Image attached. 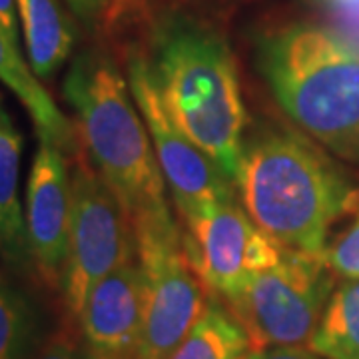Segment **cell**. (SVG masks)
Wrapping results in <instances>:
<instances>
[{
	"label": "cell",
	"mask_w": 359,
	"mask_h": 359,
	"mask_svg": "<svg viewBox=\"0 0 359 359\" xmlns=\"http://www.w3.org/2000/svg\"><path fill=\"white\" fill-rule=\"evenodd\" d=\"M144 276L138 359H170L208 308L205 285L190 266L174 216L132 224Z\"/></svg>",
	"instance_id": "6"
},
{
	"label": "cell",
	"mask_w": 359,
	"mask_h": 359,
	"mask_svg": "<svg viewBox=\"0 0 359 359\" xmlns=\"http://www.w3.org/2000/svg\"><path fill=\"white\" fill-rule=\"evenodd\" d=\"M321 2L335 18L346 22L349 28L359 30V0H321Z\"/></svg>",
	"instance_id": "22"
},
{
	"label": "cell",
	"mask_w": 359,
	"mask_h": 359,
	"mask_svg": "<svg viewBox=\"0 0 359 359\" xmlns=\"http://www.w3.org/2000/svg\"><path fill=\"white\" fill-rule=\"evenodd\" d=\"M36 341V309L28 295L0 271V359H28Z\"/></svg>",
	"instance_id": "17"
},
{
	"label": "cell",
	"mask_w": 359,
	"mask_h": 359,
	"mask_svg": "<svg viewBox=\"0 0 359 359\" xmlns=\"http://www.w3.org/2000/svg\"><path fill=\"white\" fill-rule=\"evenodd\" d=\"M256 68L295 126L359 166V42L334 26L287 22L256 39Z\"/></svg>",
	"instance_id": "2"
},
{
	"label": "cell",
	"mask_w": 359,
	"mask_h": 359,
	"mask_svg": "<svg viewBox=\"0 0 359 359\" xmlns=\"http://www.w3.org/2000/svg\"><path fill=\"white\" fill-rule=\"evenodd\" d=\"M36 359H90L86 346L80 344L72 330H60L52 335L50 341L40 349Z\"/></svg>",
	"instance_id": "19"
},
{
	"label": "cell",
	"mask_w": 359,
	"mask_h": 359,
	"mask_svg": "<svg viewBox=\"0 0 359 359\" xmlns=\"http://www.w3.org/2000/svg\"><path fill=\"white\" fill-rule=\"evenodd\" d=\"M22 136L11 116L0 110V256L16 268L32 264L26 216L18 198Z\"/></svg>",
	"instance_id": "14"
},
{
	"label": "cell",
	"mask_w": 359,
	"mask_h": 359,
	"mask_svg": "<svg viewBox=\"0 0 359 359\" xmlns=\"http://www.w3.org/2000/svg\"><path fill=\"white\" fill-rule=\"evenodd\" d=\"M126 74L132 98L136 100L150 132L162 176L182 219L200 216L216 205L236 202V186L168 114L162 92L156 84L146 56L132 52Z\"/></svg>",
	"instance_id": "8"
},
{
	"label": "cell",
	"mask_w": 359,
	"mask_h": 359,
	"mask_svg": "<svg viewBox=\"0 0 359 359\" xmlns=\"http://www.w3.org/2000/svg\"><path fill=\"white\" fill-rule=\"evenodd\" d=\"M62 88L78 116L92 166L112 188L130 222L170 216L150 132L114 60L96 48L80 52Z\"/></svg>",
	"instance_id": "4"
},
{
	"label": "cell",
	"mask_w": 359,
	"mask_h": 359,
	"mask_svg": "<svg viewBox=\"0 0 359 359\" xmlns=\"http://www.w3.org/2000/svg\"><path fill=\"white\" fill-rule=\"evenodd\" d=\"M0 22L11 34V39L18 42V8L16 0H0Z\"/></svg>",
	"instance_id": "23"
},
{
	"label": "cell",
	"mask_w": 359,
	"mask_h": 359,
	"mask_svg": "<svg viewBox=\"0 0 359 359\" xmlns=\"http://www.w3.org/2000/svg\"><path fill=\"white\" fill-rule=\"evenodd\" d=\"M323 259L335 278H359V186L327 238Z\"/></svg>",
	"instance_id": "18"
},
{
	"label": "cell",
	"mask_w": 359,
	"mask_h": 359,
	"mask_svg": "<svg viewBox=\"0 0 359 359\" xmlns=\"http://www.w3.org/2000/svg\"><path fill=\"white\" fill-rule=\"evenodd\" d=\"M184 224L182 242L190 266L205 290L226 302L259 271L273 268L287 250L262 230L238 202L184 218Z\"/></svg>",
	"instance_id": "9"
},
{
	"label": "cell",
	"mask_w": 359,
	"mask_h": 359,
	"mask_svg": "<svg viewBox=\"0 0 359 359\" xmlns=\"http://www.w3.org/2000/svg\"><path fill=\"white\" fill-rule=\"evenodd\" d=\"M245 359H321L316 351H308L302 347H268L250 351Z\"/></svg>",
	"instance_id": "21"
},
{
	"label": "cell",
	"mask_w": 359,
	"mask_h": 359,
	"mask_svg": "<svg viewBox=\"0 0 359 359\" xmlns=\"http://www.w3.org/2000/svg\"><path fill=\"white\" fill-rule=\"evenodd\" d=\"M250 351V337L240 321L212 302L170 359H245Z\"/></svg>",
	"instance_id": "16"
},
{
	"label": "cell",
	"mask_w": 359,
	"mask_h": 359,
	"mask_svg": "<svg viewBox=\"0 0 359 359\" xmlns=\"http://www.w3.org/2000/svg\"><path fill=\"white\" fill-rule=\"evenodd\" d=\"M236 188L248 216L283 248L323 256L358 186L302 134L266 128L244 142Z\"/></svg>",
	"instance_id": "3"
},
{
	"label": "cell",
	"mask_w": 359,
	"mask_h": 359,
	"mask_svg": "<svg viewBox=\"0 0 359 359\" xmlns=\"http://www.w3.org/2000/svg\"><path fill=\"white\" fill-rule=\"evenodd\" d=\"M309 349L325 359H359V278L334 287Z\"/></svg>",
	"instance_id": "15"
},
{
	"label": "cell",
	"mask_w": 359,
	"mask_h": 359,
	"mask_svg": "<svg viewBox=\"0 0 359 359\" xmlns=\"http://www.w3.org/2000/svg\"><path fill=\"white\" fill-rule=\"evenodd\" d=\"M70 172L62 150L40 140L26 184V233L40 278L60 290L70 236Z\"/></svg>",
	"instance_id": "10"
},
{
	"label": "cell",
	"mask_w": 359,
	"mask_h": 359,
	"mask_svg": "<svg viewBox=\"0 0 359 359\" xmlns=\"http://www.w3.org/2000/svg\"><path fill=\"white\" fill-rule=\"evenodd\" d=\"M334 287L335 276L323 256L285 250L273 268L259 271L226 304L252 351L302 347L309 346Z\"/></svg>",
	"instance_id": "5"
},
{
	"label": "cell",
	"mask_w": 359,
	"mask_h": 359,
	"mask_svg": "<svg viewBox=\"0 0 359 359\" xmlns=\"http://www.w3.org/2000/svg\"><path fill=\"white\" fill-rule=\"evenodd\" d=\"M148 0H112L110 4V13H108V18H106V26H112L114 22H118L120 18L128 16L134 11L142 8Z\"/></svg>",
	"instance_id": "24"
},
{
	"label": "cell",
	"mask_w": 359,
	"mask_h": 359,
	"mask_svg": "<svg viewBox=\"0 0 359 359\" xmlns=\"http://www.w3.org/2000/svg\"><path fill=\"white\" fill-rule=\"evenodd\" d=\"M16 8L34 76H54L74 50L76 26L60 0H16Z\"/></svg>",
	"instance_id": "13"
},
{
	"label": "cell",
	"mask_w": 359,
	"mask_h": 359,
	"mask_svg": "<svg viewBox=\"0 0 359 359\" xmlns=\"http://www.w3.org/2000/svg\"><path fill=\"white\" fill-rule=\"evenodd\" d=\"M146 60L168 114L236 186L248 112L226 36L190 14H162Z\"/></svg>",
	"instance_id": "1"
},
{
	"label": "cell",
	"mask_w": 359,
	"mask_h": 359,
	"mask_svg": "<svg viewBox=\"0 0 359 359\" xmlns=\"http://www.w3.org/2000/svg\"><path fill=\"white\" fill-rule=\"evenodd\" d=\"M70 188V236L60 290L70 318L78 320L92 287L138 254L132 222L86 158L76 160Z\"/></svg>",
	"instance_id": "7"
},
{
	"label": "cell",
	"mask_w": 359,
	"mask_h": 359,
	"mask_svg": "<svg viewBox=\"0 0 359 359\" xmlns=\"http://www.w3.org/2000/svg\"><path fill=\"white\" fill-rule=\"evenodd\" d=\"M65 2L82 25H86L88 28L106 26L112 0H65Z\"/></svg>",
	"instance_id": "20"
},
{
	"label": "cell",
	"mask_w": 359,
	"mask_h": 359,
	"mask_svg": "<svg viewBox=\"0 0 359 359\" xmlns=\"http://www.w3.org/2000/svg\"><path fill=\"white\" fill-rule=\"evenodd\" d=\"M144 316V276L138 256L96 283L80 313L90 359H138Z\"/></svg>",
	"instance_id": "11"
},
{
	"label": "cell",
	"mask_w": 359,
	"mask_h": 359,
	"mask_svg": "<svg viewBox=\"0 0 359 359\" xmlns=\"http://www.w3.org/2000/svg\"><path fill=\"white\" fill-rule=\"evenodd\" d=\"M0 82L26 108L32 118L40 140L56 144L62 152H76L74 128L70 126L68 118L54 104L52 96L34 76L30 65L22 58L16 40L11 39L6 28L0 22Z\"/></svg>",
	"instance_id": "12"
}]
</instances>
